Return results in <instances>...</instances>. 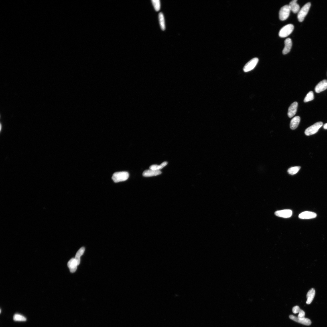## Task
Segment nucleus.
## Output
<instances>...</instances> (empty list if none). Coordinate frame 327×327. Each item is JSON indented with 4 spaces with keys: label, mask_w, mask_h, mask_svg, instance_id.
I'll return each instance as SVG.
<instances>
[{
    "label": "nucleus",
    "mask_w": 327,
    "mask_h": 327,
    "mask_svg": "<svg viewBox=\"0 0 327 327\" xmlns=\"http://www.w3.org/2000/svg\"><path fill=\"white\" fill-rule=\"evenodd\" d=\"M294 26L289 24L282 28L279 33V36L281 38H285L289 35L293 31Z\"/></svg>",
    "instance_id": "obj_4"
},
{
    "label": "nucleus",
    "mask_w": 327,
    "mask_h": 327,
    "mask_svg": "<svg viewBox=\"0 0 327 327\" xmlns=\"http://www.w3.org/2000/svg\"><path fill=\"white\" fill-rule=\"evenodd\" d=\"M129 174L126 172H121L114 173L112 178L115 183L125 181L128 179Z\"/></svg>",
    "instance_id": "obj_1"
},
{
    "label": "nucleus",
    "mask_w": 327,
    "mask_h": 327,
    "mask_svg": "<svg viewBox=\"0 0 327 327\" xmlns=\"http://www.w3.org/2000/svg\"><path fill=\"white\" fill-rule=\"evenodd\" d=\"M78 265L75 258L71 259L68 263V266L69 268L70 272L72 273L76 272Z\"/></svg>",
    "instance_id": "obj_14"
},
{
    "label": "nucleus",
    "mask_w": 327,
    "mask_h": 327,
    "mask_svg": "<svg viewBox=\"0 0 327 327\" xmlns=\"http://www.w3.org/2000/svg\"><path fill=\"white\" fill-rule=\"evenodd\" d=\"M167 164L168 162H164L160 165L154 164L151 165L150 167L149 168L150 169L155 170H160L163 168Z\"/></svg>",
    "instance_id": "obj_20"
},
{
    "label": "nucleus",
    "mask_w": 327,
    "mask_h": 327,
    "mask_svg": "<svg viewBox=\"0 0 327 327\" xmlns=\"http://www.w3.org/2000/svg\"><path fill=\"white\" fill-rule=\"evenodd\" d=\"M298 105L297 102L295 101L292 103L289 107L287 114L290 118L292 117L296 113Z\"/></svg>",
    "instance_id": "obj_10"
},
{
    "label": "nucleus",
    "mask_w": 327,
    "mask_h": 327,
    "mask_svg": "<svg viewBox=\"0 0 327 327\" xmlns=\"http://www.w3.org/2000/svg\"><path fill=\"white\" fill-rule=\"evenodd\" d=\"M315 294V291L314 289H311L307 293L306 295L307 300L306 301L307 304H309L313 301Z\"/></svg>",
    "instance_id": "obj_16"
},
{
    "label": "nucleus",
    "mask_w": 327,
    "mask_h": 327,
    "mask_svg": "<svg viewBox=\"0 0 327 327\" xmlns=\"http://www.w3.org/2000/svg\"><path fill=\"white\" fill-rule=\"evenodd\" d=\"M316 213L309 211H306L300 213L299 216L300 218L304 219H310L316 217Z\"/></svg>",
    "instance_id": "obj_11"
},
{
    "label": "nucleus",
    "mask_w": 327,
    "mask_h": 327,
    "mask_svg": "<svg viewBox=\"0 0 327 327\" xmlns=\"http://www.w3.org/2000/svg\"><path fill=\"white\" fill-rule=\"evenodd\" d=\"M85 249L84 247H82L76 253L75 259L78 265H79L80 263V257L83 255V254L84 253L85 250Z\"/></svg>",
    "instance_id": "obj_19"
},
{
    "label": "nucleus",
    "mask_w": 327,
    "mask_h": 327,
    "mask_svg": "<svg viewBox=\"0 0 327 327\" xmlns=\"http://www.w3.org/2000/svg\"><path fill=\"white\" fill-rule=\"evenodd\" d=\"M305 312L303 310L300 309L299 312V314L298 316V318L299 319H303L305 318Z\"/></svg>",
    "instance_id": "obj_25"
},
{
    "label": "nucleus",
    "mask_w": 327,
    "mask_h": 327,
    "mask_svg": "<svg viewBox=\"0 0 327 327\" xmlns=\"http://www.w3.org/2000/svg\"><path fill=\"white\" fill-rule=\"evenodd\" d=\"M300 310V307L298 306H296L293 307L292 311L294 314H296L299 313Z\"/></svg>",
    "instance_id": "obj_26"
},
{
    "label": "nucleus",
    "mask_w": 327,
    "mask_h": 327,
    "mask_svg": "<svg viewBox=\"0 0 327 327\" xmlns=\"http://www.w3.org/2000/svg\"><path fill=\"white\" fill-rule=\"evenodd\" d=\"M300 168L301 167L299 166L292 167L288 169L287 172L289 174L293 175L298 172Z\"/></svg>",
    "instance_id": "obj_21"
},
{
    "label": "nucleus",
    "mask_w": 327,
    "mask_h": 327,
    "mask_svg": "<svg viewBox=\"0 0 327 327\" xmlns=\"http://www.w3.org/2000/svg\"><path fill=\"white\" fill-rule=\"evenodd\" d=\"M291 11L289 5H286L281 8L279 13L280 20L281 21L286 20L289 17Z\"/></svg>",
    "instance_id": "obj_5"
},
{
    "label": "nucleus",
    "mask_w": 327,
    "mask_h": 327,
    "mask_svg": "<svg viewBox=\"0 0 327 327\" xmlns=\"http://www.w3.org/2000/svg\"><path fill=\"white\" fill-rule=\"evenodd\" d=\"M314 99V92L311 91L309 92L305 98L304 100V102H307L313 100Z\"/></svg>",
    "instance_id": "obj_22"
},
{
    "label": "nucleus",
    "mask_w": 327,
    "mask_h": 327,
    "mask_svg": "<svg viewBox=\"0 0 327 327\" xmlns=\"http://www.w3.org/2000/svg\"><path fill=\"white\" fill-rule=\"evenodd\" d=\"M259 60L257 58H253L248 62L243 68V70L245 72H249L255 67L258 62Z\"/></svg>",
    "instance_id": "obj_6"
},
{
    "label": "nucleus",
    "mask_w": 327,
    "mask_h": 327,
    "mask_svg": "<svg viewBox=\"0 0 327 327\" xmlns=\"http://www.w3.org/2000/svg\"><path fill=\"white\" fill-rule=\"evenodd\" d=\"M300 118L299 116H296L293 118L291 121L290 127L291 129H296L300 123Z\"/></svg>",
    "instance_id": "obj_15"
},
{
    "label": "nucleus",
    "mask_w": 327,
    "mask_h": 327,
    "mask_svg": "<svg viewBox=\"0 0 327 327\" xmlns=\"http://www.w3.org/2000/svg\"><path fill=\"white\" fill-rule=\"evenodd\" d=\"M13 319L15 321H25L27 319L25 317L18 314H16L14 315Z\"/></svg>",
    "instance_id": "obj_24"
},
{
    "label": "nucleus",
    "mask_w": 327,
    "mask_h": 327,
    "mask_svg": "<svg viewBox=\"0 0 327 327\" xmlns=\"http://www.w3.org/2000/svg\"><path fill=\"white\" fill-rule=\"evenodd\" d=\"M297 0H294L291 1L289 5L291 10L295 13L299 12L300 10V6L297 3Z\"/></svg>",
    "instance_id": "obj_17"
},
{
    "label": "nucleus",
    "mask_w": 327,
    "mask_h": 327,
    "mask_svg": "<svg viewBox=\"0 0 327 327\" xmlns=\"http://www.w3.org/2000/svg\"><path fill=\"white\" fill-rule=\"evenodd\" d=\"M152 2L156 11H159L161 8V3L159 0H152Z\"/></svg>",
    "instance_id": "obj_23"
},
{
    "label": "nucleus",
    "mask_w": 327,
    "mask_h": 327,
    "mask_svg": "<svg viewBox=\"0 0 327 327\" xmlns=\"http://www.w3.org/2000/svg\"><path fill=\"white\" fill-rule=\"evenodd\" d=\"M324 128L325 129H327V123H326L324 125Z\"/></svg>",
    "instance_id": "obj_27"
},
{
    "label": "nucleus",
    "mask_w": 327,
    "mask_h": 327,
    "mask_svg": "<svg viewBox=\"0 0 327 327\" xmlns=\"http://www.w3.org/2000/svg\"><path fill=\"white\" fill-rule=\"evenodd\" d=\"M323 125L322 122H318L315 123L306 129L305 131V134L307 136H310L316 134Z\"/></svg>",
    "instance_id": "obj_2"
},
{
    "label": "nucleus",
    "mask_w": 327,
    "mask_h": 327,
    "mask_svg": "<svg viewBox=\"0 0 327 327\" xmlns=\"http://www.w3.org/2000/svg\"><path fill=\"white\" fill-rule=\"evenodd\" d=\"M289 318L291 320L296 322L304 325L310 326L311 324V320L308 318H305L303 319H299L298 317L293 315H290L289 316Z\"/></svg>",
    "instance_id": "obj_7"
},
{
    "label": "nucleus",
    "mask_w": 327,
    "mask_h": 327,
    "mask_svg": "<svg viewBox=\"0 0 327 327\" xmlns=\"http://www.w3.org/2000/svg\"><path fill=\"white\" fill-rule=\"evenodd\" d=\"M327 89V80H324L318 83L316 86L315 90L317 93H319Z\"/></svg>",
    "instance_id": "obj_9"
},
{
    "label": "nucleus",
    "mask_w": 327,
    "mask_h": 327,
    "mask_svg": "<svg viewBox=\"0 0 327 327\" xmlns=\"http://www.w3.org/2000/svg\"><path fill=\"white\" fill-rule=\"evenodd\" d=\"M285 46L282 52L283 54L285 55L289 53L291 50L292 45L291 39L290 38L286 39L285 41Z\"/></svg>",
    "instance_id": "obj_13"
},
{
    "label": "nucleus",
    "mask_w": 327,
    "mask_h": 327,
    "mask_svg": "<svg viewBox=\"0 0 327 327\" xmlns=\"http://www.w3.org/2000/svg\"><path fill=\"white\" fill-rule=\"evenodd\" d=\"M162 174L160 170H157L152 169L145 170L143 173V176L145 177L156 176Z\"/></svg>",
    "instance_id": "obj_12"
},
{
    "label": "nucleus",
    "mask_w": 327,
    "mask_h": 327,
    "mask_svg": "<svg viewBox=\"0 0 327 327\" xmlns=\"http://www.w3.org/2000/svg\"><path fill=\"white\" fill-rule=\"evenodd\" d=\"M311 5L310 3H307L302 7L298 14L297 18L300 22L303 21L309 10Z\"/></svg>",
    "instance_id": "obj_3"
},
{
    "label": "nucleus",
    "mask_w": 327,
    "mask_h": 327,
    "mask_svg": "<svg viewBox=\"0 0 327 327\" xmlns=\"http://www.w3.org/2000/svg\"><path fill=\"white\" fill-rule=\"evenodd\" d=\"M159 19L160 27L163 31L165 29V24L164 17L163 13L161 12L159 14Z\"/></svg>",
    "instance_id": "obj_18"
},
{
    "label": "nucleus",
    "mask_w": 327,
    "mask_h": 327,
    "mask_svg": "<svg viewBox=\"0 0 327 327\" xmlns=\"http://www.w3.org/2000/svg\"><path fill=\"white\" fill-rule=\"evenodd\" d=\"M292 214V212L290 210H284L276 212L275 214L278 217L283 218H287L291 217Z\"/></svg>",
    "instance_id": "obj_8"
},
{
    "label": "nucleus",
    "mask_w": 327,
    "mask_h": 327,
    "mask_svg": "<svg viewBox=\"0 0 327 327\" xmlns=\"http://www.w3.org/2000/svg\"><path fill=\"white\" fill-rule=\"evenodd\" d=\"M0 127H1V128H0V129H1H1H2V125L1 124V126H0Z\"/></svg>",
    "instance_id": "obj_28"
}]
</instances>
